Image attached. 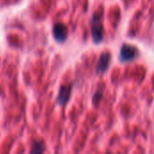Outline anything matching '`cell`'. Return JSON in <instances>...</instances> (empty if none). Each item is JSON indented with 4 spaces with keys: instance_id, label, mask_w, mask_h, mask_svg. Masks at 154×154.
<instances>
[{
    "instance_id": "6da1fadb",
    "label": "cell",
    "mask_w": 154,
    "mask_h": 154,
    "mask_svg": "<svg viewBox=\"0 0 154 154\" xmlns=\"http://www.w3.org/2000/svg\"><path fill=\"white\" fill-rule=\"evenodd\" d=\"M91 23V34L94 43H100L103 41V24L100 22L99 17H96V14L93 15L90 21Z\"/></svg>"
},
{
    "instance_id": "7a4b0ae2",
    "label": "cell",
    "mask_w": 154,
    "mask_h": 154,
    "mask_svg": "<svg viewBox=\"0 0 154 154\" xmlns=\"http://www.w3.org/2000/svg\"><path fill=\"white\" fill-rule=\"evenodd\" d=\"M138 55V51L137 49L131 44L125 43L122 45L120 49V55H119V60L121 62H129L134 60Z\"/></svg>"
},
{
    "instance_id": "3957f363",
    "label": "cell",
    "mask_w": 154,
    "mask_h": 154,
    "mask_svg": "<svg viewBox=\"0 0 154 154\" xmlns=\"http://www.w3.org/2000/svg\"><path fill=\"white\" fill-rule=\"evenodd\" d=\"M52 35L56 42H64L68 37V28L62 23H57L52 27Z\"/></svg>"
},
{
    "instance_id": "277c9868",
    "label": "cell",
    "mask_w": 154,
    "mask_h": 154,
    "mask_svg": "<svg viewBox=\"0 0 154 154\" xmlns=\"http://www.w3.org/2000/svg\"><path fill=\"white\" fill-rule=\"evenodd\" d=\"M110 60H111V54L108 51L102 52L99 60L97 61V64L96 66V72L97 74H102L107 70L110 65Z\"/></svg>"
},
{
    "instance_id": "5b68a950",
    "label": "cell",
    "mask_w": 154,
    "mask_h": 154,
    "mask_svg": "<svg viewBox=\"0 0 154 154\" xmlns=\"http://www.w3.org/2000/svg\"><path fill=\"white\" fill-rule=\"evenodd\" d=\"M71 86H61L59 89L58 97L56 103L60 106H65L69 98H70V93H71Z\"/></svg>"
},
{
    "instance_id": "8992f818",
    "label": "cell",
    "mask_w": 154,
    "mask_h": 154,
    "mask_svg": "<svg viewBox=\"0 0 154 154\" xmlns=\"http://www.w3.org/2000/svg\"><path fill=\"white\" fill-rule=\"evenodd\" d=\"M45 152V146H44V143L41 141H35L32 144V147L30 151L31 153H42Z\"/></svg>"
}]
</instances>
